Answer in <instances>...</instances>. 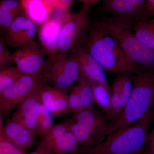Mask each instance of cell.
<instances>
[{
  "instance_id": "25",
  "label": "cell",
  "mask_w": 154,
  "mask_h": 154,
  "mask_svg": "<svg viewBox=\"0 0 154 154\" xmlns=\"http://www.w3.org/2000/svg\"><path fill=\"white\" fill-rule=\"evenodd\" d=\"M68 131V129L64 122L60 124L54 125L52 128L41 138L37 146L41 148L46 147L58 138L64 134Z\"/></svg>"
},
{
  "instance_id": "16",
  "label": "cell",
  "mask_w": 154,
  "mask_h": 154,
  "mask_svg": "<svg viewBox=\"0 0 154 154\" xmlns=\"http://www.w3.org/2000/svg\"><path fill=\"white\" fill-rule=\"evenodd\" d=\"M100 10L131 23L142 17L131 0H104Z\"/></svg>"
},
{
  "instance_id": "24",
  "label": "cell",
  "mask_w": 154,
  "mask_h": 154,
  "mask_svg": "<svg viewBox=\"0 0 154 154\" xmlns=\"http://www.w3.org/2000/svg\"><path fill=\"white\" fill-rule=\"evenodd\" d=\"M24 75L17 66L2 69L0 71V94L17 83Z\"/></svg>"
},
{
  "instance_id": "20",
  "label": "cell",
  "mask_w": 154,
  "mask_h": 154,
  "mask_svg": "<svg viewBox=\"0 0 154 154\" xmlns=\"http://www.w3.org/2000/svg\"><path fill=\"white\" fill-rule=\"evenodd\" d=\"M134 32L144 45L154 51V19L140 17L131 23Z\"/></svg>"
},
{
  "instance_id": "9",
  "label": "cell",
  "mask_w": 154,
  "mask_h": 154,
  "mask_svg": "<svg viewBox=\"0 0 154 154\" xmlns=\"http://www.w3.org/2000/svg\"><path fill=\"white\" fill-rule=\"evenodd\" d=\"M70 14L68 12L59 16L50 17L38 25L37 30L38 40L46 52L50 63L54 60L57 55L61 30Z\"/></svg>"
},
{
  "instance_id": "11",
  "label": "cell",
  "mask_w": 154,
  "mask_h": 154,
  "mask_svg": "<svg viewBox=\"0 0 154 154\" xmlns=\"http://www.w3.org/2000/svg\"><path fill=\"white\" fill-rule=\"evenodd\" d=\"M0 118V134L9 142L24 152L36 144V136L27 127L6 116L4 125Z\"/></svg>"
},
{
  "instance_id": "36",
  "label": "cell",
  "mask_w": 154,
  "mask_h": 154,
  "mask_svg": "<svg viewBox=\"0 0 154 154\" xmlns=\"http://www.w3.org/2000/svg\"><path fill=\"white\" fill-rule=\"evenodd\" d=\"M48 5L53 11L57 7L59 0H45Z\"/></svg>"
},
{
  "instance_id": "15",
  "label": "cell",
  "mask_w": 154,
  "mask_h": 154,
  "mask_svg": "<svg viewBox=\"0 0 154 154\" xmlns=\"http://www.w3.org/2000/svg\"><path fill=\"white\" fill-rule=\"evenodd\" d=\"M40 99L42 103L50 109L54 116L71 113L69 105V95L64 91L45 84L41 88Z\"/></svg>"
},
{
  "instance_id": "13",
  "label": "cell",
  "mask_w": 154,
  "mask_h": 154,
  "mask_svg": "<svg viewBox=\"0 0 154 154\" xmlns=\"http://www.w3.org/2000/svg\"><path fill=\"white\" fill-rule=\"evenodd\" d=\"M70 53L79 63L81 75L92 83L108 84L105 69L86 49L82 43L75 48Z\"/></svg>"
},
{
  "instance_id": "12",
  "label": "cell",
  "mask_w": 154,
  "mask_h": 154,
  "mask_svg": "<svg viewBox=\"0 0 154 154\" xmlns=\"http://www.w3.org/2000/svg\"><path fill=\"white\" fill-rule=\"evenodd\" d=\"M46 84L36 88L18 106L11 116V119L26 127L35 135L38 122V107L41 103V88Z\"/></svg>"
},
{
  "instance_id": "26",
  "label": "cell",
  "mask_w": 154,
  "mask_h": 154,
  "mask_svg": "<svg viewBox=\"0 0 154 154\" xmlns=\"http://www.w3.org/2000/svg\"><path fill=\"white\" fill-rule=\"evenodd\" d=\"M131 73L130 72L122 73L121 95L123 110L127 104L133 90V77L131 75Z\"/></svg>"
},
{
  "instance_id": "17",
  "label": "cell",
  "mask_w": 154,
  "mask_h": 154,
  "mask_svg": "<svg viewBox=\"0 0 154 154\" xmlns=\"http://www.w3.org/2000/svg\"><path fill=\"white\" fill-rule=\"evenodd\" d=\"M38 146L48 154H79L82 149L74 135L69 130L46 147Z\"/></svg>"
},
{
  "instance_id": "14",
  "label": "cell",
  "mask_w": 154,
  "mask_h": 154,
  "mask_svg": "<svg viewBox=\"0 0 154 154\" xmlns=\"http://www.w3.org/2000/svg\"><path fill=\"white\" fill-rule=\"evenodd\" d=\"M72 118L87 127L102 142L109 135L110 122L95 107L73 113Z\"/></svg>"
},
{
  "instance_id": "2",
  "label": "cell",
  "mask_w": 154,
  "mask_h": 154,
  "mask_svg": "<svg viewBox=\"0 0 154 154\" xmlns=\"http://www.w3.org/2000/svg\"><path fill=\"white\" fill-rule=\"evenodd\" d=\"M154 118L150 111L137 123L112 133L95 146L79 154H137L149 142L148 129Z\"/></svg>"
},
{
  "instance_id": "10",
  "label": "cell",
  "mask_w": 154,
  "mask_h": 154,
  "mask_svg": "<svg viewBox=\"0 0 154 154\" xmlns=\"http://www.w3.org/2000/svg\"><path fill=\"white\" fill-rule=\"evenodd\" d=\"M5 32L7 45L18 49L34 41L37 29L35 23L24 14L17 17Z\"/></svg>"
},
{
  "instance_id": "31",
  "label": "cell",
  "mask_w": 154,
  "mask_h": 154,
  "mask_svg": "<svg viewBox=\"0 0 154 154\" xmlns=\"http://www.w3.org/2000/svg\"><path fill=\"white\" fill-rule=\"evenodd\" d=\"M0 9L5 10L19 16L20 10L22 9L21 1L18 0H4L1 2Z\"/></svg>"
},
{
  "instance_id": "38",
  "label": "cell",
  "mask_w": 154,
  "mask_h": 154,
  "mask_svg": "<svg viewBox=\"0 0 154 154\" xmlns=\"http://www.w3.org/2000/svg\"><path fill=\"white\" fill-rule=\"evenodd\" d=\"M28 154H48V153L45 151H44L42 149L39 148L38 146H36V149L32 152Z\"/></svg>"
},
{
  "instance_id": "35",
  "label": "cell",
  "mask_w": 154,
  "mask_h": 154,
  "mask_svg": "<svg viewBox=\"0 0 154 154\" xmlns=\"http://www.w3.org/2000/svg\"><path fill=\"white\" fill-rule=\"evenodd\" d=\"M149 146L151 154H154V127L149 134Z\"/></svg>"
},
{
  "instance_id": "40",
  "label": "cell",
  "mask_w": 154,
  "mask_h": 154,
  "mask_svg": "<svg viewBox=\"0 0 154 154\" xmlns=\"http://www.w3.org/2000/svg\"><path fill=\"white\" fill-rule=\"evenodd\" d=\"M28 1V0H21V2H25V1Z\"/></svg>"
},
{
  "instance_id": "19",
  "label": "cell",
  "mask_w": 154,
  "mask_h": 154,
  "mask_svg": "<svg viewBox=\"0 0 154 154\" xmlns=\"http://www.w3.org/2000/svg\"><path fill=\"white\" fill-rule=\"evenodd\" d=\"M64 123L68 130L74 135L79 145L82 148L93 147L102 142L87 127L76 122L72 118L65 122Z\"/></svg>"
},
{
  "instance_id": "39",
  "label": "cell",
  "mask_w": 154,
  "mask_h": 154,
  "mask_svg": "<svg viewBox=\"0 0 154 154\" xmlns=\"http://www.w3.org/2000/svg\"><path fill=\"white\" fill-rule=\"evenodd\" d=\"M137 154H151L149 145L147 146H146Z\"/></svg>"
},
{
  "instance_id": "33",
  "label": "cell",
  "mask_w": 154,
  "mask_h": 154,
  "mask_svg": "<svg viewBox=\"0 0 154 154\" xmlns=\"http://www.w3.org/2000/svg\"><path fill=\"white\" fill-rule=\"evenodd\" d=\"M74 0H59L57 8L63 13L68 12Z\"/></svg>"
},
{
  "instance_id": "5",
  "label": "cell",
  "mask_w": 154,
  "mask_h": 154,
  "mask_svg": "<svg viewBox=\"0 0 154 154\" xmlns=\"http://www.w3.org/2000/svg\"><path fill=\"white\" fill-rule=\"evenodd\" d=\"M90 8L83 5L78 13L71 14L61 30L56 58L68 55L85 41L91 25L89 21Z\"/></svg>"
},
{
  "instance_id": "37",
  "label": "cell",
  "mask_w": 154,
  "mask_h": 154,
  "mask_svg": "<svg viewBox=\"0 0 154 154\" xmlns=\"http://www.w3.org/2000/svg\"><path fill=\"white\" fill-rule=\"evenodd\" d=\"M100 1L101 0H77V2L82 3L83 5L91 6L92 5L96 4Z\"/></svg>"
},
{
  "instance_id": "22",
  "label": "cell",
  "mask_w": 154,
  "mask_h": 154,
  "mask_svg": "<svg viewBox=\"0 0 154 154\" xmlns=\"http://www.w3.org/2000/svg\"><path fill=\"white\" fill-rule=\"evenodd\" d=\"M95 103L106 113V118L110 111L111 92L108 84L94 83L92 84Z\"/></svg>"
},
{
  "instance_id": "34",
  "label": "cell",
  "mask_w": 154,
  "mask_h": 154,
  "mask_svg": "<svg viewBox=\"0 0 154 154\" xmlns=\"http://www.w3.org/2000/svg\"><path fill=\"white\" fill-rule=\"evenodd\" d=\"M50 114H52L50 109L47 105L41 102L38 107V120L46 117Z\"/></svg>"
},
{
  "instance_id": "30",
  "label": "cell",
  "mask_w": 154,
  "mask_h": 154,
  "mask_svg": "<svg viewBox=\"0 0 154 154\" xmlns=\"http://www.w3.org/2000/svg\"><path fill=\"white\" fill-rule=\"evenodd\" d=\"M0 154H26L23 151L15 146L0 134Z\"/></svg>"
},
{
  "instance_id": "21",
  "label": "cell",
  "mask_w": 154,
  "mask_h": 154,
  "mask_svg": "<svg viewBox=\"0 0 154 154\" xmlns=\"http://www.w3.org/2000/svg\"><path fill=\"white\" fill-rule=\"evenodd\" d=\"M122 81V73L119 74L116 78L111 88L110 111L107 119L112 122L117 120L121 115L122 111L121 101V88Z\"/></svg>"
},
{
  "instance_id": "28",
  "label": "cell",
  "mask_w": 154,
  "mask_h": 154,
  "mask_svg": "<svg viewBox=\"0 0 154 154\" xmlns=\"http://www.w3.org/2000/svg\"><path fill=\"white\" fill-rule=\"evenodd\" d=\"M54 117V116L52 114H50L46 117L38 119L35 133L36 137H42L52 128L54 125L53 123Z\"/></svg>"
},
{
  "instance_id": "18",
  "label": "cell",
  "mask_w": 154,
  "mask_h": 154,
  "mask_svg": "<svg viewBox=\"0 0 154 154\" xmlns=\"http://www.w3.org/2000/svg\"><path fill=\"white\" fill-rule=\"evenodd\" d=\"M25 14L35 25H41L50 17L53 11L45 0H28L21 2Z\"/></svg>"
},
{
  "instance_id": "4",
  "label": "cell",
  "mask_w": 154,
  "mask_h": 154,
  "mask_svg": "<svg viewBox=\"0 0 154 154\" xmlns=\"http://www.w3.org/2000/svg\"><path fill=\"white\" fill-rule=\"evenodd\" d=\"M99 20L140 70H154V51L139 40L131 22L113 17H105Z\"/></svg>"
},
{
  "instance_id": "29",
  "label": "cell",
  "mask_w": 154,
  "mask_h": 154,
  "mask_svg": "<svg viewBox=\"0 0 154 154\" xmlns=\"http://www.w3.org/2000/svg\"><path fill=\"white\" fill-rule=\"evenodd\" d=\"M4 36L0 38V68L1 69L5 68L6 66L13 61V54L11 53L7 47Z\"/></svg>"
},
{
  "instance_id": "23",
  "label": "cell",
  "mask_w": 154,
  "mask_h": 154,
  "mask_svg": "<svg viewBox=\"0 0 154 154\" xmlns=\"http://www.w3.org/2000/svg\"><path fill=\"white\" fill-rule=\"evenodd\" d=\"M78 82L77 85L79 88L83 110L95 108L92 88L93 83L82 75H80Z\"/></svg>"
},
{
  "instance_id": "1",
  "label": "cell",
  "mask_w": 154,
  "mask_h": 154,
  "mask_svg": "<svg viewBox=\"0 0 154 154\" xmlns=\"http://www.w3.org/2000/svg\"><path fill=\"white\" fill-rule=\"evenodd\" d=\"M82 44L107 71L118 74L126 72L136 74L141 72L127 57L118 42L100 20L90 25Z\"/></svg>"
},
{
  "instance_id": "6",
  "label": "cell",
  "mask_w": 154,
  "mask_h": 154,
  "mask_svg": "<svg viewBox=\"0 0 154 154\" xmlns=\"http://www.w3.org/2000/svg\"><path fill=\"white\" fill-rule=\"evenodd\" d=\"M48 81L44 74L23 75L17 83L0 94L1 115H8L36 88Z\"/></svg>"
},
{
  "instance_id": "7",
  "label": "cell",
  "mask_w": 154,
  "mask_h": 154,
  "mask_svg": "<svg viewBox=\"0 0 154 154\" xmlns=\"http://www.w3.org/2000/svg\"><path fill=\"white\" fill-rule=\"evenodd\" d=\"M13 54V61L23 74L44 75L49 68L45 50L35 40L18 48Z\"/></svg>"
},
{
  "instance_id": "3",
  "label": "cell",
  "mask_w": 154,
  "mask_h": 154,
  "mask_svg": "<svg viewBox=\"0 0 154 154\" xmlns=\"http://www.w3.org/2000/svg\"><path fill=\"white\" fill-rule=\"evenodd\" d=\"M133 82L132 94L120 116L110 122L109 135L135 124L150 111L154 102V70L136 74Z\"/></svg>"
},
{
  "instance_id": "27",
  "label": "cell",
  "mask_w": 154,
  "mask_h": 154,
  "mask_svg": "<svg viewBox=\"0 0 154 154\" xmlns=\"http://www.w3.org/2000/svg\"><path fill=\"white\" fill-rule=\"evenodd\" d=\"M69 105L71 113H76L83 110L78 85L73 87L69 96Z\"/></svg>"
},
{
  "instance_id": "8",
  "label": "cell",
  "mask_w": 154,
  "mask_h": 154,
  "mask_svg": "<svg viewBox=\"0 0 154 154\" xmlns=\"http://www.w3.org/2000/svg\"><path fill=\"white\" fill-rule=\"evenodd\" d=\"M44 75L54 88L66 92L78 81L81 72L78 61L70 53L66 56L56 58L50 63L49 68Z\"/></svg>"
},
{
  "instance_id": "32",
  "label": "cell",
  "mask_w": 154,
  "mask_h": 154,
  "mask_svg": "<svg viewBox=\"0 0 154 154\" xmlns=\"http://www.w3.org/2000/svg\"><path fill=\"white\" fill-rule=\"evenodd\" d=\"M143 17L148 18L154 17V0H146Z\"/></svg>"
}]
</instances>
